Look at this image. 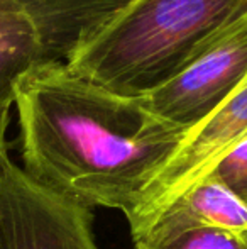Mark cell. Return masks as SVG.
<instances>
[{
	"label": "cell",
	"instance_id": "1",
	"mask_svg": "<svg viewBox=\"0 0 247 249\" xmlns=\"http://www.w3.org/2000/svg\"><path fill=\"white\" fill-rule=\"evenodd\" d=\"M20 168L44 188L92 210L131 217L186 132L141 97L115 93L65 63L29 71L14 89Z\"/></svg>",
	"mask_w": 247,
	"mask_h": 249
},
{
	"label": "cell",
	"instance_id": "2",
	"mask_svg": "<svg viewBox=\"0 0 247 249\" xmlns=\"http://www.w3.org/2000/svg\"><path fill=\"white\" fill-rule=\"evenodd\" d=\"M247 16V0H125L68 59L73 73L141 97Z\"/></svg>",
	"mask_w": 247,
	"mask_h": 249
},
{
	"label": "cell",
	"instance_id": "3",
	"mask_svg": "<svg viewBox=\"0 0 247 249\" xmlns=\"http://www.w3.org/2000/svg\"><path fill=\"white\" fill-rule=\"evenodd\" d=\"M125 0H0V105L37 68L68 63Z\"/></svg>",
	"mask_w": 247,
	"mask_h": 249
},
{
	"label": "cell",
	"instance_id": "4",
	"mask_svg": "<svg viewBox=\"0 0 247 249\" xmlns=\"http://www.w3.org/2000/svg\"><path fill=\"white\" fill-rule=\"evenodd\" d=\"M12 105H0V249H99L92 210L34 181L10 156Z\"/></svg>",
	"mask_w": 247,
	"mask_h": 249
},
{
	"label": "cell",
	"instance_id": "5",
	"mask_svg": "<svg viewBox=\"0 0 247 249\" xmlns=\"http://www.w3.org/2000/svg\"><path fill=\"white\" fill-rule=\"evenodd\" d=\"M247 76V16L200 50L171 78L141 95L161 121L186 134L207 121Z\"/></svg>",
	"mask_w": 247,
	"mask_h": 249
},
{
	"label": "cell",
	"instance_id": "6",
	"mask_svg": "<svg viewBox=\"0 0 247 249\" xmlns=\"http://www.w3.org/2000/svg\"><path fill=\"white\" fill-rule=\"evenodd\" d=\"M247 136V76L207 121L191 129L178 151L144 192L129 217L132 239L141 236L152 220L191 185L208 173L212 164Z\"/></svg>",
	"mask_w": 247,
	"mask_h": 249
},
{
	"label": "cell",
	"instance_id": "7",
	"mask_svg": "<svg viewBox=\"0 0 247 249\" xmlns=\"http://www.w3.org/2000/svg\"><path fill=\"white\" fill-rule=\"evenodd\" d=\"M163 213H173L218 229L247 248V202L210 175L191 185L185 194L161 210L158 217Z\"/></svg>",
	"mask_w": 247,
	"mask_h": 249
},
{
	"label": "cell",
	"instance_id": "8",
	"mask_svg": "<svg viewBox=\"0 0 247 249\" xmlns=\"http://www.w3.org/2000/svg\"><path fill=\"white\" fill-rule=\"evenodd\" d=\"M134 249H247L218 229L191 222L180 215L163 213L141 236Z\"/></svg>",
	"mask_w": 247,
	"mask_h": 249
},
{
	"label": "cell",
	"instance_id": "9",
	"mask_svg": "<svg viewBox=\"0 0 247 249\" xmlns=\"http://www.w3.org/2000/svg\"><path fill=\"white\" fill-rule=\"evenodd\" d=\"M207 175L224 183L229 190L247 202V136L225 151L212 164Z\"/></svg>",
	"mask_w": 247,
	"mask_h": 249
}]
</instances>
